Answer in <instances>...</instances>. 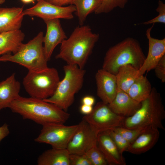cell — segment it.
Returning <instances> with one entry per match:
<instances>
[{
  "instance_id": "37",
  "label": "cell",
  "mask_w": 165,
  "mask_h": 165,
  "mask_svg": "<svg viewBox=\"0 0 165 165\" xmlns=\"http://www.w3.org/2000/svg\"><path fill=\"white\" fill-rule=\"evenodd\" d=\"M5 0H0V4H3L5 2Z\"/></svg>"
},
{
  "instance_id": "4",
  "label": "cell",
  "mask_w": 165,
  "mask_h": 165,
  "mask_svg": "<svg viewBox=\"0 0 165 165\" xmlns=\"http://www.w3.org/2000/svg\"><path fill=\"white\" fill-rule=\"evenodd\" d=\"M141 103L134 114L125 118L121 127L133 129L149 126L164 130L162 122L165 111L160 94L156 89L153 87L149 96Z\"/></svg>"
},
{
  "instance_id": "32",
  "label": "cell",
  "mask_w": 165,
  "mask_h": 165,
  "mask_svg": "<svg viewBox=\"0 0 165 165\" xmlns=\"http://www.w3.org/2000/svg\"><path fill=\"white\" fill-rule=\"evenodd\" d=\"M44 1L53 5L59 6H63L68 5H72V0H44Z\"/></svg>"
},
{
  "instance_id": "22",
  "label": "cell",
  "mask_w": 165,
  "mask_h": 165,
  "mask_svg": "<svg viewBox=\"0 0 165 165\" xmlns=\"http://www.w3.org/2000/svg\"><path fill=\"white\" fill-rule=\"evenodd\" d=\"M152 88L148 80L143 75L137 78L127 93L135 100L141 102L149 96Z\"/></svg>"
},
{
  "instance_id": "28",
  "label": "cell",
  "mask_w": 165,
  "mask_h": 165,
  "mask_svg": "<svg viewBox=\"0 0 165 165\" xmlns=\"http://www.w3.org/2000/svg\"><path fill=\"white\" fill-rule=\"evenodd\" d=\"M120 152L122 153L127 151L130 143L120 134L113 130L107 131Z\"/></svg>"
},
{
  "instance_id": "2",
  "label": "cell",
  "mask_w": 165,
  "mask_h": 165,
  "mask_svg": "<svg viewBox=\"0 0 165 165\" xmlns=\"http://www.w3.org/2000/svg\"><path fill=\"white\" fill-rule=\"evenodd\" d=\"M24 119L31 120L43 126L51 123L64 124L70 115L57 106L43 99L20 96L9 108Z\"/></svg>"
},
{
  "instance_id": "23",
  "label": "cell",
  "mask_w": 165,
  "mask_h": 165,
  "mask_svg": "<svg viewBox=\"0 0 165 165\" xmlns=\"http://www.w3.org/2000/svg\"><path fill=\"white\" fill-rule=\"evenodd\" d=\"M116 75L117 87L127 93L139 76L138 70L130 64L124 65L119 68Z\"/></svg>"
},
{
  "instance_id": "6",
  "label": "cell",
  "mask_w": 165,
  "mask_h": 165,
  "mask_svg": "<svg viewBox=\"0 0 165 165\" xmlns=\"http://www.w3.org/2000/svg\"><path fill=\"white\" fill-rule=\"evenodd\" d=\"M63 69L64 77L60 81L54 93L43 100L67 111L74 102L75 94L82 86L86 71L76 65L67 64Z\"/></svg>"
},
{
  "instance_id": "25",
  "label": "cell",
  "mask_w": 165,
  "mask_h": 165,
  "mask_svg": "<svg viewBox=\"0 0 165 165\" xmlns=\"http://www.w3.org/2000/svg\"><path fill=\"white\" fill-rule=\"evenodd\" d=\"M151 127H153L145 126L128 129L122 127H119L113 130L120 134L130 143L141 133Z\"/></svg>"
},
{
  "instance_id": "33",
  "label": "cell",
  "mask_w": 165,
  "mask_h": 165,
  "mask_svg": "<svg viewBox=\"0 0 165 165\" xmlns=\"http://www.w3.org/2000/svg\"><path fill=\"white\" fill-rule=\"evenodd\" d=\"M10 131L8 125L6 123L0 127V142L9 134Z\"/></svg>"
},
{
  "instance_id": "31",
  "label": "cell",
  "mask_w": 165,
  "mask_h": 165,
  "mask_svg": "<svg viewBox=\"0 0 165 165\" xmlns=\"http://www.w3.org/2000/svg\"><path fill=\"white\" fill-rule=\"evenodd\" d=\"M157 77L162 82H165V55L160 59L154 69Z\"/></svg>"
},
{
  "instance_id": "27",
  "label": "cell",
  "mask_w": 165,
  "mask_h": 165,
  "mask_svg": "<svg viewBox=\"0 0 165 165\" xmlns=\"http://www.w3.org/2000/svg\"><path fill=\"white\" fill-rule=\"evenodd\" d=\"M92 165H106L108 163L99 148L97 142L94 143L85 153Z\"/></svg>"
},
{
  "instance_id": "17",
  "label": "cell",
  "mask_w": 165,
  "mask_h": 165,
  "mask_svg": "<svg viewBox=\"0 0 165 165\" xmlns=\"http://www.w3.org/2000/svg\"><path fill=\"white\" fill-rule=\"evenodd\" d=\"M160 135L159 129L150 128L130 143L127 152L137 155L146 152L154 146Z\"/></svg>"
},
{
  "instance_id": "19",
  "label": "cell",
  "mask_w": 165,
  "mask_h": 165,
  "mask_svg": "<svg viewBox=\"0 0 165 165\" xmlns=\"http://www.w3.org/2000/svg\"><path fill=\"white\" fill-rule=\"evenodd\" d=\"M20 84L13 73L0 82V111L9 108L11 103L20 95Z\"/></svg>"
},
{
  "instance_id": "1",
  "label": "cell",
  "mask_w": 165,
  "mask_h": 165,
  "mask_svg": "<svg viewBox=\"0 0 165 165\" xmlns=\"http://www.w3.org/2000/svg\"><path fill=\"white\" fill-rule=\"evenodd\" d=\"M99 38V34L93 33L89 26H79L61 43L56 58L83 68Z\"/></svg>"
},
{
  "instance_id": "9",
  "label": "cell",
  "mask_w": 165,
  "mask_h": 165,
  "mask_svg": "<svg viewBox=\"0 0 165 165\" xmlns=\"http://www.w3.org/2000/svg\"><path fill=\"white\" fill-rule=\"evenodd\" d=\"M78 126V124L67 126L64 124L51 123L42 126L36 142L51 145L52 148L66 149Z\"/></svg>"
},
{
  "instance_id": "8",
  "label": "cell",
  "mask_w": 165,
  "mask_h": 165,
  "mask_svg": "<svg viewBox=\"0 0 165 165\" xmlns=\"http://www.w3.org/2000/svg\"><path fill=\"white\" fill-rule=\"evenodd\" d=\"M125 117L114 112L108 104L98 102L91 112L85 115L82 119L87 122L97 134L121 127Z\"/></svg>"
},
{
  "instance_id": "16",
  "label": "cell",
  "mask_w": 165,
  "mask_h": 165,
  "mask_svg": "<svg viewBox=\"0 0 165 165\" xmlns=\"http://www.w3.org/2000/svg\"><path fill=\"white\" fill-rule=\"evenodd\" d=\"M141 102L132 98L126 92L117 87L116 95L108 104L111 109L116 114L125 118L134 114L141 106Z\"/></svg>"
},
{
  "instance_id": "24",
  "label": "cell",
  "mask_w": 165,
  "mask_h": 165,
  "mask_svg": "<svg viewBox=\"0 0 165 165\" xmlns=\"http://www.w3.org/2000/svg\"><path fill=\"white\" fill-rule=\"evenodd\" d=\"M102 0H72L75 6V14L80 25H83L88 15L95 11L101 4Z\"/></svg>"
},
{
  "instance_id": "13",
  "label": "cell",
  "mask_w": 165,
  "mask_h": 165,
  "mask_svg": "<svg viewBox=\"0 0 165 165\" xmlns=\"http://www.w3.org/2000/svg\"><path fill=\"white\" fill-rule=\"evenodd\" d=\"M44 21L46 25V31L43 38V48L46 59L48 61L50 60L56 47L66 39L67 37L59 19Z\"/></svg>"
},
{
  "instance_id": "26",
  "label": "cell",
  "mask_w": 165,
  "mask_h": 165,
  "mask_svg": "<svg viewBox=\"0 0 165 165\" xmlns=\"http://www.w3.org/2000/svg\"><path fill=\"white\" fill-rule=\"evenodd\" d=\"M128 0H102L100 6L95 11L96 14L108 13L114 9L124 8Z\"/></svg>"
},
{
  "instance_id": "15",
  "label": "cell",
  "mask_w": 165,
  "mask_h": 165,
  "mask_svg": "<svg viewBox=\"0 0 165 165\" xmlns=\"http://www.w3.org/2000/svg\"><path fill=\"white\" fill-rule=\"evenodd\" d=\"M98 147L110 165H125V160L107 131L98 134L97 136Z\"/></svg>"
},
{
  "instance_id": "29",
  "label": "cell",
  "mask_w": 165,
  "mask_h": 165,
  "mask_svg": "<svg viewBox=\"0 0 165 165\" xmlns=\"http://www.w3.org/2000/svg\"><path fill=\"white\" fill-rule=\"evenodd\" d=\"M156 11L159 14L155 18L142 24L147 25L155 24L156 23H165V4L162 1L159 0L158 2V6L156 9Z\"/></svg>"
},
{
  "instance_id": "34",
  "label": "cell",
  "mask_w": 165,
  "mask_h": 165,
  "mask_svg": "<svg viewBox=\"0 0 165 165\" xmlns=\"http://www.w3.org/2000/svg\"><path fill=\"white\" fill-rule=\"evenodd\" d=\"M95 102L94 97L90 95H86L82 99V104L93 106Z\"/></svg>"
},
{
  "instance_id": "10",
  "label": "cell",
  "mask_w": 165,
  "mask_h": 165,
  "mask_svg": "<svg viewBox=\"0 0 165 165\" xmlns=\"http://www.w3.org/2000/svg\"><path fill=\"white\" fill-rule=\"evenodd\" d=\"M76 11L73 5L59 6L49 3L44 0H38L33 6L23 10L24 15L36 16L44 21L55 19L71 20L74 18L73 13Z\"/></svg>"
},
{
  "instance_id": "14",
  "label": "cell",
  "mask_w": 165,
  "mask_h": 165,
  "mask_svg": "<svg viewBox=\"0 0 165 165\" xmlns=\"http://www.w3.org/2000/svg\"><path fill=\"white\" fill-rule=\"evenodd\" d=\"M97 95L104 103L109 104L115 98L117 90L116 75L102 68L95 75Z\"/></svg>"
},
{
  "instance_id": "7",
  "label": "cell",
  "mask_w": 165,
  "mask_h": 165,
  "mask_svg": "<svg viewBox=\"0 0 165 165\" xmlns=\"http://www.w3.org/2000/svg\"><path fill=\"white\" fill-rule=\"evenodd\" d=\"M60 81L57 69L48 67L40 72L28 71L23 84L31 97L44 100L54 94Z\"/></svg>"
},
{
  "instance_id": "35",
  "label": "cell",
  "mask_w": 165,
  "mask_h": 165,
  "mask_svg": "<svg viewBox=\"0 0 165 165\" xmlns=\"http://www.w3.org/2000/svg\"><path fill=\"white\" fill-rule=\"evenodd\" d=\"M93 109V106L82 104L80 107L79 109L81 113L86 115L90 114Z\"/></svg>"
},
{
  "instance_id": "11",
  "label": "cell",
  "mask_w": 165,
  "mask_h": 165,
  "mask_svg": "<svg viewBox=\"0 0 165 165\" xmlns=\"http://www.w3.org/2000/svg\"><path fill=\"white\" fill-rule=\"evenodd\" d=\"M97 135L88 123L82 119L68 143L66 149L70 154H84L97 142Z\"/></svg>"
},
{
  "instance_id": "21",
  "label": "cell",
  "mask_w": 165,
  "mask_h": 165,
  "mask_svg": "<svg viewBox=\"0 0 165 165\" xmlns=\"http://www.w3.org/2000/svg\"><path fill=\"white\" fill-rule=\"evenodd\" d=\"M69 155L66 149L52 148L43 152L38 157V165H70Z\"/></svg>"
},
{
  "instance_id": "36",
  "label": "cell",
  "mask_w": 165,
  "mask_h": 165,
  "mask_svg": "<svg viewBox=\"0 0 165 165\" xmlns=\"http://www.w3.org/2000/svg\"><path fill=\"white\" fill-rule=\"evenodd\" d=\"M24 4H29L33 2L35 0H20Z\"/></svg>"
},
{
  "instance_id": "3",
  "label": "cell",
  "mask_w": 165,
  "mask_h": 165,
  "mask_svg": "<svg viewBox=\"0 0 165 165\" xmlns=\"http://www.w3.org/2000/svg\"><path fill=\"white\" fill-rule=\"evenodd\" d=\"M145 57L138 42L127 38L108 49L102 68L115 75L119 68L125 65H131L138 70Z\"/></svg>"
},
{
  "instance_id": "12",
  "label": "cell",
  "mask_w": 165,
  "mask_h": 165,
  "mask_svg": "<svg viewBox=\"0 0 165 165\" xmlns=\"http://www.w3.org/2000/svg\"><path fill=\"white\" fill-rule=\"evenodd\" d=\"M154 24L146 31V35L148 42V52L142 66L138 70L139 76L154 69L165 55V38L160 39L153 38L151 35V31Z\"/></svg>"
},
{
  "instance_id": "30",
  "label": "cell",
  "mask_w": 165,
  "mask_h": 165,
  "mask_svg": "<svg viewBox=\"0 0 165 165\" xmlns=\"http://www.w3.org/2000/svg\"><path fill=\"white\" fill-rule=\"evenodd\" d=\"M69 160L70 165H92L84 154H70Z\"/></svg>"
},
{
  "instance_id": "18",
  "label": "cell",
  "mask_w": 165,
  "mask_h": 165,
  "mask_svg": "<svg viewBox=\"0 0 165 165\" xmlns=\"http://www.w3.org/2000/svg\"><path fill=\"white\" fill-rule=\"evenodd\" d=\"M22 7H0V33L20 29L23 17Z\"/></svg>"
},
{
  "instance_id": "20",
  "label": "cell",
  "mask_w": 165,
  "mask_h": 165,
  "mask_svg": "<svg viewBox=\"0 0 165 165\" xmlns=\"http://www.w3.org/2000/svg\"><path fill=\"white\" fill-rule=\"evenodd\" d=\"M24 37V33L20 29L0 33V57L16 53Z\"/></svg>"
},
{
  "instance_id": "5",
  "label": "cell",
  "mask_w": 165,
  "mask_h": 165,
  "mask_svg": "<svg viewBox=\"0 0 165 165\" xmlns=\"http://www.w3.org/2000/svg\"><path fill=\"white\" fill-rule=\"evenodd\" d=\"M43 33L40 32L33 39L22 43L15 53L0 57V62H10L18 64L28 71L40 72L48 68L43 45Z\"/></svg>"
}]
</instances>
